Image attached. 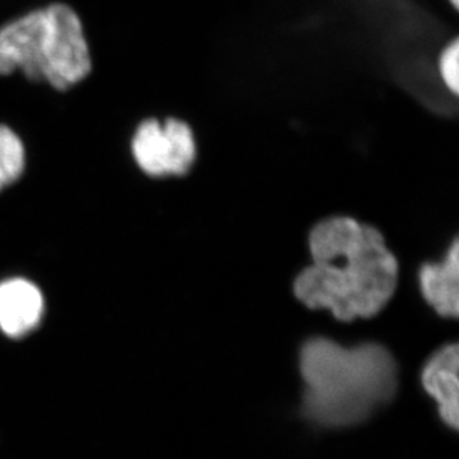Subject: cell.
Here are the masks:
<instances>
[{
	"label": "cell",
	"instance_id": "obj_1",
	"mask_svg": "<svg viewBox=\"0 0 459 459\" xmlns=\"http://www.w3.org/2000/svg\"><path fill=\"white\" fill-rule=\"evenodd\" d=\"M312 264L295 280V295L312 309L352 321L377 316L394 295L399 264L373 226L329 217L309 234Z\"/></svg>",
	"mask_w": 459,
	"mask_h": 459
},
{
	"label": "cell",
	"instance_id": "obj_2",
	"mask_svg": "<svg viewBox=\"0 0 459 459\" xmlns=\"http://www.w3.org/2000/svg\"><path fill=\"white\" fill-rule=\"evenodd\" d=\"M304 413L323 427H350L388 403L397 391L394 357L379 343L345 348L325 338L304 343L299 357Z\"/></svg>",
	"mask_w": 459,
	"mask_h": 459
},
{
	"label": "cell",
	"instance_id": "obj_3",
	"mask_svg": "<svg viewBox=\"0 0 459 459\" xmlns=\"http://www.w3.org/2000/svg\"><path fill=\"white\" fill-rule=\"evenodd\" d=\"M91 70L82 22L69 4L35 9L0 29V76L22 72L33 82L67 91Z\"/></svg>",
	"mask_w": 459,
	"mask_h": 459
},
{
	"label": "cell",
	"instance_id": "obj_4",
	"mask_svg": "<svg viewBox=\"0 0 459 459\" xmlns=\"http://www.w3.org/2000/svg\"><path fill=\"white\" fill-rule=\"evenodd\" d=\"M131 152L139 169L148 176H183L195 164V135L180 119H146L135 130Z\"/></svg>",
	"mask_w": 459,
	"mask_h": 459
},
{
	"label": "cell",
	"instance_id": "obj_5",
	"mask_svg": "<svg viewBox=\"0 0 459 459\" xmlns=\"http://www.w3.org/2000/svg\"><path fill=\"white\" fill-rule=\"evenodd\" d=\"M45 300L42 291L24 278L0 282V330L9 338H22L42 321Z\"/></svg>",
	"mask_w": 459,
	"mask_h": 459
},
{
	"label": "cell",
	"instance_id": "obj_6",
	"mask_svg": "<svg viewBox=\"0 0 459 459\" xmlns=\"http://www.w3.org/2000/svg\"><path fill=\"white\" fill-rule=\"evenodd\" d=\"M459 351L452 343L438 350L422 370V385L438 404V413L445 424L458 429L459 424Z\"/></svg>",
	"mask_w": 459,
	"mask_h": 459
},
{
	"label": "cell",
	"instance_id": "obj_7",
	"mask_svg": "<svg viewBox=\"0 0 459 459\" xmlns=\"http://www.w3.org/2000/svg\"><path fill=\"white\" fill-rule=\"evenodd\" d=\"M425 300L443 316L456 318L459 311V247L454 239L442 262L425 264L420 271Z\"/></svg>",
	"mask_w": 459,
	"mask_h": 459
},
{
	"label": "cell",
	"instance_id": "obj_8",
	"mask_svg": "<svg viewBox=\"0 0 459 459\" xmlns=\"http://www.w3.org/2000/svg\"><path fill=\"white\" fill-rule=\"evenodd\" d=\"M26 169V148L22 137L8 126H0V191L22 178Z\"/></svg>",
	"mask_w": 459,
	"mask_h": 459
},
{
	"label": "cell",
	"instance_id": "obj_9",
	"mask_svg": "<svg viewBox=\"0 0 459 459\" xmlns=\"http://www.w3.org/2000/svg\"><path fill=\"white\" fill-rule=\"evenodd\" d=\"M438 69L443 82L451 90L454 94H458L459 90V44L458 40H454L452 44L447 45L445 51L440 56L438 61Z\"/></svg>",
	"mask_w": 459,
	"mask_h": 459
},
{
	"label": "cell",
	"instance_id": "obj_10",
	"mask_svg": "<svg viewBox=\"0 0 459 459\" xmlns=\"http://www.w3.org/2000/svg\"><path fill=\"white\" fill-rule=\"evenodd\" d=\"M451 2H452V4H454V6H455V8H458L459 0H451Z\"/></svg>",
	"mask_w": 459,
	"mask_h": 459
}]
</instances>
